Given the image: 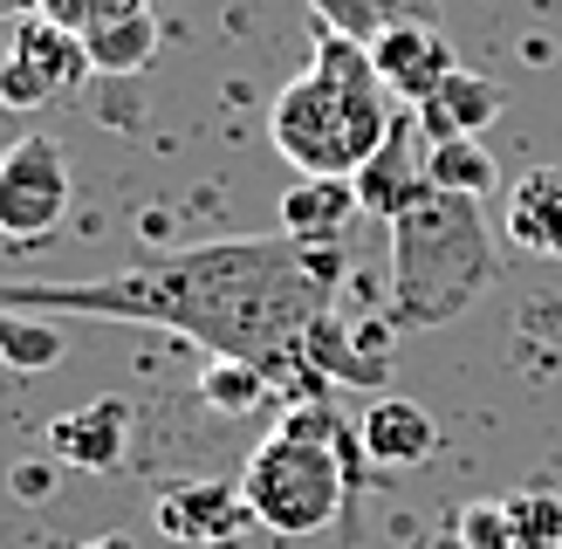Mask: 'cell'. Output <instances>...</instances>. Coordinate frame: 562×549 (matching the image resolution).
Instances as JSON below:
<instances>
[{
    "label": "cell",
    "mask_w": 562,
    "mask_h": 549,
    "mask_svg": "<svg viewBox=\"0 0 562 549\" xmlns=\"http://www.w3.org/2000/svg\"><path fill=\"white\" fill-rule=\"evenodd\" d=\"M350 274L344 240H200L145 268H110L90 282H0V310L42 316H103V323H151L200 344L206 357H240L274 378V392L302 405L323 399V371L302 357L308 329L329 316Z\"/></svg>",
    "instance_id": "cell-1"
},
{
    "label": "cell",
    "mask_w": 562,
    "mask_h": 549,
    "mask_svg": "<svg viewBox=\"0 0 562 549\" xmlns=\"http://www.w3.org/2000/svg\"><path fill=\"white\" fill-rule=\"evenodd\" d=\"M391 90L371 63V42L323 27L316 35V63H308L289 90L274 97L268 137L274 152L302 165V172H329V179H357V165L384 145L391 131Z\"/></svg>",
    "instance_id": "cell-2"
},
{
    "label": "cell",
    "mask_w": 562,
    "mask_h": 549,
    "mask_svg": "<svg viewBox=\"0 0 562 549\" xmlns=\"http://www.w3.org/2000/svg\"><path fill=\"white\" fill-rule=\"evenodd\" d=\"M363 433L344 426L323 399L295 405L281 426L261 433V447L240 467V494L268 536H323L336 515H350L363 488Z\"/></svg>",
    "instance_id": "cell-3"
},
{
    "label": "cell",
    "mask_w": 562,
    "mask_h": 549,
    "mask_svg": "<svg viewBox=\"0 0 562 549\" xmlns=\"http://www.w3.org/2000/svg\"><path fill=\"white\" fill-rule=\"evenodd\" d=\"M384 227H391V310H384L391 329H439L494 289L501 261H494L481 200L426 186Z\"/></svg>",
    "instance_id": "cell-4"
},
{
    "label": "cell",
    "mask_w": 562,
    "mask_h": 549,
    "mask_svg": "<svg viewBox=\"0 0 562 549\" xmlns=\"http://www.w3.org/2000/svg\"><path fill=\"white\" fill-rule=\"evenodd\" d=\"M82 76H97V69H90V48H82L76 27L48 21V14L14 21V48L0 55V103L8 110H42L48 97L76 90Z\"/></svg>",
    "instance_id": "cell-5"
},
{
    "label": "cell",
    "mask_w": 562,
    "mask_h": 549,
    "mask_svg": "<svg viewBox=\"0 0 562 549\" xmlns=\"http://www.w3.org/2000/svg\"><path fill=\"white\" fill-rule=\"evenodd\" d=\"M69 213V165L55 137H21L0 152V234L8 240H42Z\"/></svg>",
    "instance_id": "cell-6"
},
{
    "label": "cell",
    "mask_w": 562,
    "mask_h": 549,
    "mask_svg": "<svg viewBox=\"0 0 562 549\" xmlns=\"http://www.w3.org/2000/svg\"><path fill=\"white\" fill-rule=\"evenodd\" d=\"M158 536H172L179 549H227L247 522H255V508H247L240 481H172L158 494Z\"/></svg>",
    "instance_id": "cell-7"
},
{
    "label": "cell",
    "mask_w": 562,
    "mask_h": 549,
    "mask_svg": "<svg viewBox=\"0 0 562 549\" xmlns=\"http://www.w3.org/2000/svg\"><path fill=\"white\" fill-rule=\"evenodd\" d=\"M426 131H418V117H391V131H384V145L357 165V200H363V213L371 220H398L418 192L432 186V172H426Z\"/></svg>",
    "instance_id": "cell-8"
},
{
    "label": "cell",
    "mask_w": 562,
    "mask_h": 549,
    "mask_svg": "<svg viewBox=\"0 0 562 549\" xmlns=\"http://www.w3.org/2000/svg\"><path fill=\"white\" fill-rule=\"evenodd\" d=\"M371 63L384 76V90L405 97V103H426L439 82L460 69L453 63V42H446L432 21H418V14H405V21H391L384 35H371Z\"/></svg>",
    "instance_id": "cell-9"
},
{
    "label": "cell",
    "mask_w": 562,
    "mask_h": 549,
    "mask_svg": "<svg viewBox=\"0 0 562 549\" xmlns=\"http://www.w3.org/2000/svg\"><path fill=\"white\" fill-rule=\"evenodd\" d=\"M48 453L76 474H117L131 453V405L124 399H90L76 412L48 419Z\"/></svg>",
    "instance_id": "cell-10"
},
{
    "label": "cell",
    "mask_w": 562,
    "mask_h": 549,
    "mask_svg": "<svg viewBox=\"0 0 562 549\" xmlns=\"http://www.w3.org/2000/svg\"><path fill=\"white\" fill-rule=\"evenodd\" d=\"M412 117H418V131H426V145H446V137H481L501 117V82L473 76V69H453L426 103H412Z\"/></svg>",
    "instance_id": "cell-11"
},
{
    "label": "cell",
    "mask_w": 562,
    "mask_h": 549,
    "mask_svg": "<svg viewBox=\"0 0 562 549\" xmlns=\"http://www.w3.org/2000/svg\"><path fill=\"white\" fill-rule=\"evenodd\" d=\"M357 213H363L357 179L302 172L289 192H281V234H295V240H344Z\"/></svg>",
    "instance_id": "cell-12"
},
{
    "label": "cell",
    "mask_w": 562,
    "mask_h": 549,
    "mask_svg": "<svg viewBox=\"0 0 562 549\" xmlns=\"http://www.w3.org/2000/svg\"><path fill=\"white\" fill-rule=\"evenodd\" d=\"M508 240L542 261H562V165H536L508 186Z\"/></svg>",
    "instance_id": "cell-13"
},
{
    "label": "cell",
    "mask_w": 562,
    "mask_h": 549,
    "mask_svg": "<svg viewBox=\"0 0 562 549\" xmlns=\"http://www.w3.org/2000/svg\"><path fill=\"white\" fill-rule=\"evenodd\" d=\"M363 453H371L378 467H426L439 453V426L426 405L412 399H371V412H363Z\"/></svg>",
    "instance_id": "cell-14"
},
{
    "label": "cell",
    "mask_w": 562,
    "mask_h": 549,
    "mask_svg": "<svg viewBox=\"0 0 562 549\" xmlns=\"http://www.w3.org/2000/svg\"><path fill=\"white\" fill-rule=\"evenodd\" d=\"M82 48H90V69L97 76H145L151 55H158V14L137 8L124 21H103V27L82 35Z\"/></svg>",
    "instance_id": "cell-15"
},
{
    "label": "cell",
    "mask_w": 562,
    "mask_h": 549,
    "mask_svg": "<svg viewBox=\"0 0 562 549\" xmlns=\"http://www.w3.org/2000/svg\"><path fill=\"white\" fill-rule=\"evenodd\" d=\"M69 350V323L63 316H42V310H0V365L35 378L48 365H63Z\"/></svg>",
    "instance_id": "cell-16"
},
{
    "label": "cell",
    "mask_w": 562,
    "mask_h": 549,
    "mask_svg": "<svg viewBox=\"0 0 562 549\" xmlns=\"http://www.w3.org/2000/svg\"><path fill=\"white\" fill-rule=\"evenodd\" d=\"M426 172H432V186L467 192V200H487V192L501 186V165L487 158L481 137H446V145H432L426 152Z\"/></svg>",
    "instance_id": "cell-17"
},
{
    "label": "cell",
    "mask_w": 562,
    "mask_h": 549,
    "mask_svg": "<svg viewBox=\"0 0 562 549\" xmlns=\"http://www.w3.org/2000/svg\"><path fill=\"white\" fill-rule=\"evenodd\" d=\"M274 392V378L261 365H240V357H213L206 378H200V399L213 412H227V419H240V412H255L261 399Z\"/></svg>",
    "instance_id": "cell-18"
},
{
    "label": "cell",
    "mask_w": 562,
    "mask_h": 549,
    "mask_svg": "<svg viewBox=\"0 0 562 549\" xmlns=\"http://www.w3.org/2000/svg\"><path fill=\"white\" fill-rule=\"evenodd\" d=\"M508 515H515V542L521 549H562V494L515 488L508 494Z\"/></svg>",
    "instance_id": "cell-19"
},
{
    "label": "cell",
    "mask_w": 562,
    "mask_h": 549,
    "mask_svg": "<svg viewBox=\"0 0 562 549\" xmlns=\"http://www.w3.org/2000/svg\"><path fill=\"white\" fill-rule=\"evenodd\" d=\"M453 549H521V542H515L508 494H501V502H467V508L453 515Z\"/></svg>",
    "instance_id": "cell-20"
},
{
    "label": "cell",
    "mask_w": 562,
    "mask_h": 549,
    "mask_svg": "<svg viewBox=\"0 0 562 549\" xmlns=\"http://www.w3.org/2000/svg\"><path fill=\"white\" fill-rule=\"evenodd\" d=\"M308 8H316L323 27H344L357 42H371L391 21H405V0H308Z\"/></svg>",
    "instance_id": "cell-21"
},
{
    "label": "cell",
    "mask_w": 562,
    "mask_h": 549,
    "mask_svg": "<svg viewBox=\"0 0 562 549\" xmlns=\"http://www.w3.org/2000/svg\"><path fill=\"white\" fill-rule=\"evenodd\" d=\"M137 8H145V0H42V14L76 27V35H90V27H103V21H124Z\"/></svg>",
    "instance_id": "cell-22"
},
{
    "label": "cell",
    "mask_w": 562,
    "mask_h": 549,
    "mask_svg": "<svg viewBox=\"0 0 562 549\" xmlns=\"http://www.w3.org/2000/svg\"><path fill=\"white\" fill-rule=\"evenodd\" d=\"M14 488H21V502H48V488H55V467H42V460L14 467Z\"/></svg>",
    "instance_id": "cell-23"
},
{
    "label": "cell",
    "mask_w": 562,
    "mask_h": 549,
    "mask_svg": "<svg viewBox=\"0 0 562 549\" xmlns=\"http://www.w3.org/2000/svg\"><path fill=\"white\" fill-rule=\"evenodd\" d=\"M42 0H0V21H35Z\"/></svg>",
    "instance_id": "cell-24"
},
{
    "label": "cell",
    "mask_w": 562,
    "mask_h": 549,
    "mask_svg": "<svg viewBox=\"0 0 562 549\" xmlns=\"http://www.w3.org/2000/svg\"><path fill=\"white\" fill-rule=\"evenodd\" d=\"M69 549H137L124 529H110V536H90V542H69Z\"/></svg>",
    "instance_id": "cell-25"
}]
</instances>
